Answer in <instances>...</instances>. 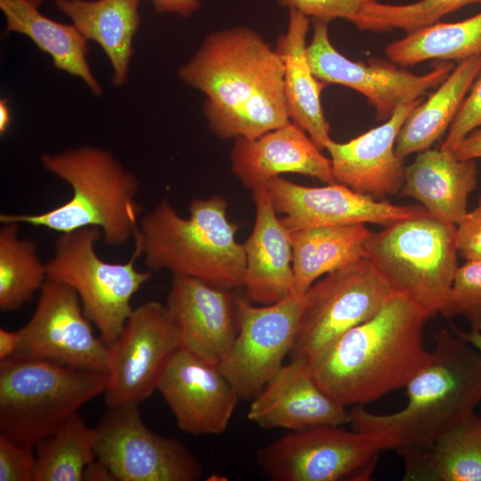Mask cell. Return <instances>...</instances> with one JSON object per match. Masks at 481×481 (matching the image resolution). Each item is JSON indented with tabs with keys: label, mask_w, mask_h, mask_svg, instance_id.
Instances as JSON below:
<instances>
[{
	"label": "cell",
	"mask_w": 481,
	"mask_h": 481,
	"mask_svg": "<svg viewBox=\"0 0 481 481\" xmlns=\"http://www.w3.org/2000/svg\"><path fill=\"white\" fill-rule=\"evenodd\" d=\"M178 76L206 95L205 118L221 139H255L290 122L281 57L251 28L210 33Z\"/></svg>",
	"instance_id": "6da1fadb"
},
{
	"label": "cell",
	"mask_w": 481,
	"mask_h": 481,
	"mask_svg": "<svg viewBox=\"0 0 481 481\" xmlns=\"http://www.w3.org/2000/svg\"><path fill=\"white\" fill-rule=\"evenodd\" d=\"M430 317L392 293L371 319L348 330L309 363L318 385L344 406L363 405L401 387L428 363Z\"/></svg>",
	"instance_id": "7a4b0ae2"
},
{
	"label": "cell",
	"mask_w": 481,
	"mask_h": 481,
	"mask_svg": "<svg viewBox=\"0 0 481 481\" xmlns=\"http://www.w3.org/2000/svg\"><path fill=\"white\" fill-rule=\"evenodd\" d=\"M405 387L408 403L396 412L376 414L354 406L352 429L379 436L385 451L431 445L481 402V354L452 330L441 329L429 360Z\"/></svg>",
	"instance_id": "3957f363"
},
{
	"label": "cell",
	"mask_w": 481,
	"mask_h": 481,
	"mask_svg": "<svg viewBox=\"0 0 481 481\" xmlns=\"http://www.w3.org/2000/svg\"><path fill=\"white\" fill-rule=\"evenodd\" d=\"M227 208L221 195L196 198L189 216L183 217L169 200H161L140 218L134 237L150 271L167 270L229 289L242 287L245 251Z\"/></svg>",
	"instance_id": "277c9868"
},
{
	"label": "cell",
	"mask_w": 481,
	"mask_h": 481,
	"mask_svg": "<svg viewBox=\"0 0 481 481\" xmlns=\"http://www.w3.org/2000/svg\"><path fill=\"white\" fill-rule=\"evenodd\" d=\"M40 160L45 171L71 187V198L39 214H1V223L27 224L61 233L94 226L112 246L135 237L141 218L136 201L140 183L110 151L86 145L45 153Z\"/></svg>",
	"instance_id": "5b68a950"
},
{
	"label": "cell",
	"mask_w": 481,
	"mask_h": 481,
	"mask_svg": "<svg viewBox=\"0 0 481 481\" xmlns=\"http://www.w3.org/2000/svg\"><path fill=\"white\" fill-rule=\"evenodd\" d=\"M365 253L392 292L443 315L459 267L456 224L427 211L371 232Z\"/></svg>",
	"instance_id": "8992f818"
},
{
	"label": "cell",
	"mask_w": 481,
	"mask_h": 481,
	"mask_svg": "<svg viewBox=\"0 0 481 481\" xmlns=\"http://www.w3.org/2000/svg\"><path fill=\"white\" fill-rule=\"evenodd\" d=\"M108 375L53 362L0 361V433L36 445L86 403L104 394Z\"/></svg>",
	"instance_id": "52a82bcc"
},
{
	"label": "cell",
	"mask_w": 481,
	"mask_h": 481,
	"mask_svg": "<svg viewBox=\"0 0 481 481\" xmlns=\"http://www.w3.org/2000/svg\"><path fill=\"white\" fill-rule=\"evenodd\" d=\"M102 237L97 227H84L61 233L53 257L45 262L47 278L69 285L78 296L85 315L110 346L118 338L133 312L131 299L151 277L135 261L142 257L138 241L126 263L101 259L95 244Z\"/></svg>",
	"instance_id": "ba28073f"
},
{
	"label": "cell",
	"mask_w": 481,
	"mask_h": 481,
	"mask_svg": "<svg viewBox=\"0 0 481 481\" xmlns=\"http://www.w3.org/2000/svg\"><path fill=\"white\" fill-rule=\"evenodd\" d=\"M392 293L366 257L322 276L304 295L291 359L312 362L346 331L374 316Z\"/></svg>",
	"instance_id": "9c48e42d"
},
{
	"label": "cell",
	"mask_w": 481,
	"mask_h": 481,
	"mask_svg": "<svg viewBox=\"0 0 481 481\" xmlns=\"http://www.w3.org/2000/svg\"><path fill=\"white\" fill-rule=\"evenodd\" d=\"M382 451L379 436L323 425L270 442L257 463L273 481L365 480Z\"/></svg>",
	"instance_id": "30bf717a"
},
{
	"label": "cell",
	"mask_w": 481,
	"mask_h": 481,
	"mask_svg": "<svg viewBox=\"0 0 481 481\" xmlns=\"http://www.w3.org/2000/svg\"><path fill=\"white\" fill-rule=\"evenodd\" d=\"M96 457L117 481H198L204 467L180 440L143 422L139 404L109 407L94 428Z\"/></svg>",
	"instance_id": "8fae6325"
},
{
	"label": "cell",
	"mask_w": 481,
	"mask_h": 481,
	"mask_svg": "<svg viewBox=\"0 0 481 481\" xmlns=\"http://www.w3.org/2000/svg\"><path fill=\"white\" fill-rule=\"evenodd\" d=\"M238 333L218 368L240 399L253 400L283 365L298 329L304 296L253 306L235 297Z\"/></svg>",
	"instance_id": "7c38bea8"
},
{
	"label": "cell",
	"mask_w": 481,
	"mask_h": 481,
	"mask_svg": "<svg viewBox=\"0 0 481 481\" xmlns=\"http://www.w3.org/2000/svg\"><path fill=\"white\" fill-rule=\"evenodd\" d=\"M177 329L166 305L148 301L135 308L123 330L108 346V407L139 404L157 390L170 358L181 349Z\"/></svg>",
	"instance_id": "4fadbf2b"
},
{
	"label": "cell",
	"mask_w": 481,
	"mask_h": 481,
	"mask_svg": "<svg viewBox=\"0 0 481 481\" xmlns=\"http://www.w3.org/2000/svg\"><path fill=\"white\" fill-rule=\"evenodd\" d=\"M39 292L33 315L19 329L20 344L12 357L107 373L108 346L94 334L77 294L50 278Z\"/></svg>",
	"instance_id": "5bb4252c"
},
{
	"label": "cell",
	"mask_w": 481,
	"mask_h": 481,
	"mask_svg": "<svg viewBox=\"0 0 481 481\" xmlns=\"http://www.w3.org/2000/svg\"><path fill=\"white\" fill-rule=\"evenodd\" d=\"M328 23L314 20L313 37L306 46L314 75L327 84L342 85L362 94L375 108L379 121L390 118L402 104L439 86L454 68L452 62L443 61L430 72L416 75L384 62L366 65L353 61L332 45Z\"/></svg>",
	"instance_id": "9a60e30c"
},
{
	"label": "cell",
	"mask_w": 481,
	"mask_h": 481,
	"mask_svg": "<svg viewBox=\"0 0 481 481\" xmlns=\"http://www.w3.org/2000/svg\"><path fill=\"white\" fill-rule=\"evenodd\" d=\"M275 211L289 232L325 225L375 224L388 226L427 212L421 205H395L359 193L345 184L300 185L282 177L265 184Z\"/></svg>",
	"instance_id": "2e32d148"
},
{
	"label": "cell",
	"mask_w": 481,
	"mask_h": 481,
	"mask_svg": "<svg viewBox=\"0 0 481 481\" xmlns=\"http://www.w3.org/2000/svg\"><path fill=\"white\" fill-rule=\"evenodd\" d=\"M157 390L179 428L193 436L224 433L240 400L217 365L183 348L167 363Z\"/></svg>",
	"instance_id": "e0dca14e"
},
{
	"label": "cell",
	"mask_w": 481,
	"mask_h": 481,
	"mask_svg": "<svg viewBox=\"0 0 481 481\" xmlns=\"http://www.w3.org/2000/svg\"><path fill=\"white\" fill-rule=\"evenodd\" d=\"M232 290L173 275L166 304L182 348L217 366L227 355L239 329Z\"/></svg>",
	"instance_id": "ac0fdd59"
},
{
	"label": "cell",
	"mask_w": 481,
	"mask_h": 481,
	"mask_svg": "<svg viewBox=\"0 0 481 481\" xmlns=\"http://www.w3.org/2000/svg\"><path fill=\"white\" fill-rule=\"evenodd\" d=\"M422 101L421 96L402 104L384 124L346 143L330 139L325 149L336 183L380 200L399 193L405 167L395 152V141L404 120Z\"/></svg>",
	"instance_id": "d6986e66"
},
{
	"label": "cell",
	"mask_w": 481,
	"mask_h": 481,
	"mask_svg": "<svg viewBox=\"0 0 481 481\" xmlns=\"http://www.w3.org/2000/svg\"><path fill=\"white\" fill-rule=\"evenodd\" d=\"M248 420L262 428L291 431L349 422V411L316 382L308 362L283 364L251 400Z\"/></svg>",
	"instance_id": "ffe728a7"
},
{
	"label": "cell",
	"mask_w": 481,
	"mask_h": 481,
	"mask_svg": "<svg viewBox=\"0 0 481 481\" xmlns=\"http://www.w3.org/2000/svg\"><path fill=\"white\" fill-rule=\"evenodd\" d=\"M321 151L306 132L290 121L255 139L236 138L231 169L243 186L251 190L284 173L336 183L330 159Z\"/></svg>",
	"instance_id": "44dd1931"
},
{
	"label": "cell",
	"mask_w": 481,
	"mask_h": 481,
	"mask_svg": "<svg viewBox=\"0 0 481 481\" xmlns=\"http://www.w3.org/2000/svg\"><path fill=\"white\" fill-rule=\"evenodd\" d=\"M251 191L256 217L252 232L243 242L246 257L243 286L252 302L270 305L292 291L291 236L278 217L265 185Z\"/></svg>",
	"instance_id": "7402d4cb"
},
{
	"label": "cell",
	"mask_w": 481,
	"mask_h": 481,
	"mask_svg": "<svg viewBox=\"0 0 481 481\" xmlns=\"http://www.w3.org/2000/svg\"><path fill=\"white\" fill-rule=\"evenodd\" d=\"M477 184L476 159H458L452 151L428 149L405 167L400 192L418 200L433 216L458 224Z\"/></svg>",
	"instance_id": "603a6c76"
},
{
	"label": "cell",
	"mask_w": 481,
	"mask_h": 481,
	"mask_svg": "<svg viewBox=\"0 0 481 481\" xmlns=\"http://www.w3.org/2000/svg\"><path fill=\"white\" fill-rule=\"evenodd\" d=\"M289 10L287 30L278 37L275 50L284 69L283 87L289 120L300 126L315 144L325 149L330 136L321 102L328 85L313 73L306 54V38L309 18L294 9Z\"/></svg>",
	"instance_id": "cb8c5ba5"
},
{
	"label": "cell",
	"mask_w": 481,
	"mask_h": 481,
	"mask_svg": "<svg viewBox=\"0 0 481 481\" xmlns=\"http://www.w3.org/2000/svg\"><path fill=\"white\" fill-rule=\"evenodd\" d=\"M87 41L97 43L112 68V83L128 77L134 38L141 25V0H54Z\"/></svg>",
	"instance_id": "d4e9b609"
},
{
	"label": "cell",
	"mask_w": 481,
	"mask_h": 481,
	"mask_svg": "<svg viewBox=\"0 0 481 481\" xmlns=\"http://www.w3.org/2000/svg\"><path fill=\"white\" fill-rule=\"evenodd\" d=\"M5 32L29 37L47 53L53 66L81 79L95 95L102 88L87 61V40L73 24H64L44 15L30 0H0Z\"/></svg>",
	"instance_id": "484cf974"
},
{
	"label": "cell",
	"mask_w": 481,
	"mask_h": 481,
	"mask_svg": "<svg viewBox=\"0 0 481 481\" xmlns=\"http://www.w3.org/2000/svg\"><path fill=\"white\" fill-rule=\"evenodd\" d=\"M396 452L404 481H481V417L473 412L431 445Z\"/></svg>",
	"instance_id": "4316f807"
},
{
	"label": "cell",
	"mask_w": 481,
	"mask_h": 481,
	"mask_svg": "<svg viewBox=\"0 0 481 481\" xmlns=\"http://www.w3.org/2000/svg\"><path fill=\"white\" fill-rule=\"evenodd\" d=\"M371 233L365 224L316 226L290 232L291 294L304 296L319 278L366 257L365 242Z\"/></svg>",
	"instance_id": "83f0119b"
},
{
	"label": "cell",
	"mask_w": 481,
	"mask_h": 481,
	"mask_svg": "<svg viewBox=\"0 0 481 481\" xmlns=\"http://www.w3.org/2000/svg\"><path fill=\"white\" fill-rule=\"evenodd\" d=\"M480 73L481 56L459 61L427 101L412 110L395 141V152L400 158L430 149L450 127Z\"/></svg>",
	"instance_id": "f1b7e54d"
},
{
	"label": "cell",
	"mask_w": 481,
	"mask_h": 481,
	"mask_svg": "<svg viewBox=\"0 0 481 481\" xmlns=\"http://www.w3.org/2000/svg\"><path fill=\"white\" fill-rule=\"evenodd\" d=\"M385 52L390 61L402 66L429 60L459 62L481 56V12L461 21H438L407 33Z\"/></svg>",
	"instance_id": "f546056e"
},
{
	"label": "cell",
	"mask_w": 481,
	"mask_h": 481,
	"mask_svg": "<svg viewBox=\"0 0 481 481\" xmlns=\"http://www.w3.org/2000/svg\"><path fill=\"white\" fill-rule=\"evenodd\" d=\"M16 222L0 229V309L14 311L30 301L47 280L46 265L37 252V242L20 235Z\"/></svg>",
	"instance_id": "4dcf8cb0"
},
{
	"label": "cell",
	"mask_w": 481,
	"mask_h": 481,
	"mask_svg": "<svg viewBox=\"0 0 481 481\" xmlns=\"http://www.w3.org/2000/svg\"><path fill=\"white\" fill-rule=\"evenodd\" d=\"M94 428L76 413L36 446L34 481H81L85 468L96 459Z\"/></svg>",
	"instance_id": "1f68e13d"
},
{
	"label": "cell",
	"mask_w": 481,
	"mask_h": 481,
	"mask_svg": "<svg viewBox=\"0 0 481 481\" xmlns=\"http://www.w3.org/2000/svg\"><path fill=\"white\" fill-rule=\"evenodd\" d=\"M473 4H481V0H419L405 4L378 1L368 4L352 23L361 30L384 32L399 29L407 34Z\"/></svg>",
	"instance_id": "d6a6232c"
},
{
	"label": "cell",
	"mask_w": 481,
	"mask_h": 481,
	"mask_svg": "<svg viewBox=\"0 0 481 481\" xmlns=\"http://www.w3.org/2000/svg\"><path fill=\"white\" fill-rule=\"evenodd\" d=\"M443 315H461L471 330L481 331V260H468L458 267Z\"/></svg>",
	"instance_id": "836d02e7"
},
{
	"label": "cell",
	"mask_w": 481,
	"mask_h": 481,
	"mask_svg": "<svg viewBox=\"0 0 481 481\" xmlns=\"http://www.w3.org/2000/svg\"><path fill=\"white\" fill-rule=\"evenodd\" d=\"M35 447L0 433V481H34Z\"/></svg>",
	"instance_id": "e575fe53"
},
{
	"label": "cell",
	"mask_w": 481,
	"mask_h": 481,
	"mask_svg": "<svg viewBox=\"0 0 481 481\" xmlns=\"http://www.w3.org/2000/svg\"><path fill=\"white\" fill-rule=\"evenodd\" d=\"M379 0H279L281 5L297 10L308 18L330 21L344 19L350 22L370 4Z\"/></svg>",
	"instance_id": "d590c367"
},
{
	"label": "cell",
	"mask_w": 481,
	"mask_h": 481,
	"mask_svg": "<svg viewBox=\"0 0 481 481\" xmlns=\"http://www.w3.org/2000/svg\"><path fill=\"white\" fill-rule=\"evenodd\" d=\"M481 126V73L453 118L441 149L452 151L475 128Z\"/></svg>",
	"instance_id": "8d00e7d4"
},
{
	"label": "cell",
	"mask_w": 481,
	"mask_h": 481,
	"mask_svg": "<svg viewBox=\"0 0 481 481\" xmlns=\"http://www.w3.org/2000/svg\"><path fill=\"white\" fill-rule=\"evenodd\" d=\"M456 240L462 258L481 260V195L476 207L456 224Z\"/></svg>",
	"instance_id": "74e56055"
},
{
	"label": "cell",
	"mask_w": 481,
	"mask_h": 481,
	"mask_svg": "<svg viewBox=\"0 0 481 481\" xmlns=\"http://www.w3.org/2000/svg\"><path fill=\"white\" fill-rule=\"evenodd\" d=\"M157 12L190 18L201 6L200 0H151Z\"/></svg>",
	"instance_id": "f35d334b"
},
{
	"label": "cell",
	"mask_w": 481,
	"mask_h": 481,
	"mask_svg": "<svg viewBox=\"0 0 481 481\" xmlns=\"http://www.w3.org/2000/svg\"><path fill=\"white\" fill-rule=\"evenodd\" d=\"M452 153L458 159L481 158V126L471 131Z\"/></svg>",
	"instance_id": "ab89813d"
},
{
	"label": "cell",
	"mask_w": 481,
	"mask_h": 481,
	"mask_svg": "<svg viewBox=\"0 0 481 481\" xmlns=\"http://www.w3.org/2000/svg\"><path fill=\"white\" fill-rule=\"evenodd\" d=\"M85 481H117L111 469L102 460L96 459L89 463L84 469Z\"/></svg>",
	"instance_id": "60d3db41"
},
{
	"label": "cell",
	"mask_w": 481,
	"mask_h": 481,
	"mask_svg": "<svg viewBox=\"0 0 481 481\" xmlns=\"http://www.w3.org/2000/svg\"><path fill=\"white\" fill-rule=\"evenodd\" d=\"M20 344L19 330L0 329V361L15 355Z\"/></svg>",
	"instance_id": "b9f144b4"
},
{
	"label": "cell",
	"mask_w": 481,
	"mask_h": 481,
	"mask_svg": "<svg viewBox=\"0 0 481 481\" xmlns=\"http://www.w3.org/2000/svg\"><path fill=\"white\" fill-rule=\"evenodd\" d=\"M451 330L455 334L468 341L481 354V331L473 330H470L469 331H463L453 325H451Z\"/></svg>",
	"instance_id": "7bdbcfd3"
},
{
	"label": "cell",
	"mask_w": 481,
	"mask_h": 481,
	"mask_svg": "<svg viewBox=\"0 0 481 481\" xmlns=\"http://www.w3.org/2000/svg\"><path fill=\"white\" fill-rule=\"evenodd\" d=\"M11 123V113L6 99L0 101V133L6 132Z\"/></svg>",
	"instance_id": "ee69618b"
},
{
	"label": "cell",
	"mask_w": 481,
	"mask_h": 481,
	"mask_svg": "<svg viewBox=\"0 0 481 481\" xmlns=\"http://www.w3.org/2000/svg\"><path fill=\"white\" fill-rule=\"evenodd\" d=\"M30 1L39 7L45 0H30Z\"/></svg>",
	"instance_id": "f6af8a7d"
}]
</instances>
